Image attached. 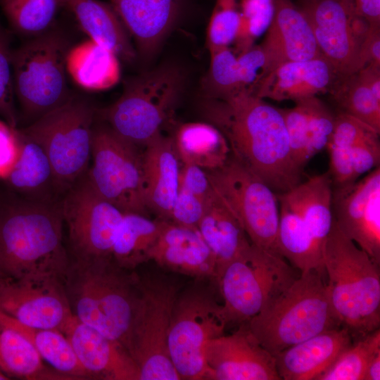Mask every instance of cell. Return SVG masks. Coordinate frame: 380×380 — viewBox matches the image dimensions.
<instances>
[{
  "instance_id": "53",
  "label": "cell",
  "mask_w": 380,
  "mask_h": 380,
  "mask_svg": "<svg viewBox=\"0 0 380 380\" xmlns=\"http://www.w3.org/2000/svg\"><path fill=\"white\" fill-rule=\"evenodd\" d=\"M353 9L369 27H380V0H353Z\"/></svg>"
},
{
  "instance_id": "21",
  "label": "cell",
  "mask_w": 380,
  "mask_h": 380,
  "mask_svg": "<svg viewBox=\"0 0 380 380\" xmlns=\"http://www.w3.org/2000/svg\"><path fill=\"white\" fill-rule=\"evenodd\" d=\"M273 1L272 20L260 44L267 75L285 62L322 56L310 23L300 7L291 0Z\"/></svg>"
},
{
  "instance_id": "40",
  "label": "cell",
  "mask_w": 380,
  "mask_h": 380,
  "mask_svg": "<svg viewBox=\"0 0 380 380\" xmlns=\"http://www.w3.org/2000/svg\"><path fill=\"white\" fill-rule=\"evenodd\" d=\"M273 14V0H240V20L234 42L238 53L253 46L267 30Z\"/></svg>"
},
{
  "instance_id": "41",
  "label": "cell",
  "mask_w": 380,
  "mask_h": 380,
  "mask_svg": "<svg viewBox=\"0 0 380 380\" xmlns=\"http://www.w3.org/2000/svg\"><path fill=\"white\" fill-rule=\"evenodd\" d=\"M240 20V0H216L206 32L208 50L234 42Z\"/></svg>"
},
{
  "instance_id": "49",
  "label": "cell",
  "mask_w": 380,
  "mask_h": 380,
  "mask_svg": "<svg viewBox=\"0 0 380 380\" xmlns=\"http://www.w3.org/2000/svg\"><path fill=\"white\" fill-rule=\"evenodd\" d=\"M327 148L329 153L327 171L332 186H341L357 180L355 176L350 149L332 144Z\"/></svg>"
},
{
  "instance_id": "14",
  "label": "cell",
  "mask_w": 380,
  "mask_h": 380,
  "mask_svg": "<svg viewBox=\"0 0 380 380\" xmlns=\"http://www.w3.org/2000/svg\"><path fill=\"white\" fill-rule=\"evenodd\" d=\"M61 208L68 230L70 258L112 256L125 213L94 190L87 173L63 194Z\"/></svg>"
},
{
  "instance_id": "35",
  "label": "cell",
  "mask_w": 380,
  "mask_h": 380,
  "mask_svg": "<svg viewBox=\"0 0 380 380\" xmlns=\"http://www.w3.org/2000/svg\"><path fill=\"white\" fill-rule=\"evenodd\" d=\"M0 369L8 376L29 380L70 379L47 368L32 343L14 329L0 323Z\"/></svg>"
},
{
  "instance_id": "17",
  "label": "cell",
  "mask_w": 380,
  "mask_h": 380,
  "mask_svg": "<svg viewBox=\"0 0 380 380\" xmlns=\"http://www.w3.org/2000/svg\"><path fill=\"white\" fill-rule=\"evenodd\" d=\"M333 217L340 231L380 265V167L362 179L332 186Z\"/></svg>"
},
{
  "instance_id": "50",
  "label": "cell",
  "mask_w": 380,
  "mask_h": 380,
  "mask_svg": "<svg viewBox=\"0 0 380 380\" xmlns=\"http://www.w3.org/2000/svg\"><path fill=\"white\" fill-rule=\"evenodd\" d=\"M349 149L354 174L357 179L363 174L379 166V139L358 144Z\"/></svg>"
},
{
  "instance_id": "46",
  "label": "cell",
  "mask_w": 380,
  "mask_h": 380,
  "mask_svg": "<svg viewBox=\"0 0 380 380\" xmlns=\"http://www.w3.org/2000/svg\"><path fill=\"white\" fill-rule=\"evenodd\" d=\"M243 91L254 94L267 75L266 59L260 45H253L236 56Z\"/></svg>"
},
{
  "instance_id": "11",
  "label": "cell",
  "mask_w": 380,
  "mask_h": 380,
  "mask_svg": "<svg viewBox=\"0 0 380 380\" xmlns=\"http://www.w3.org/2000/svg\"><path fill=\"white\" fill-rule=\"evenodd\" d=\"M227 325L222 305L212 291L193 285L175 300L167 338L168 353L180 379H205L204 350Z\"/></svg>"
},
{
  "instance_id": "10",
  "label": "cell",
  "mask_w": 380,
  "mask_h": 380,
  "mask_svg": "<svg viewBox=\"0 0 380 380\" xmlns=\"http://www.w3.org/2000/svg\"><path fill=\"white\" fill-rule=\"evenodd\" d=\"M179 289L164 275L141 278L140 297L126 345L138 366L139 380H180L167 348Z\"/></svg>"
},
{
  "instance_id": "52",
  "label": "cell",
  "mask_w": 380,
  "mask_h": 380,
  "mask_svg": "<svg viewBox=\"0 0 380 380\" xmlns=\"http://www.w3.org/2000/svg\"><path fill=\"white\" fill-rule=\"evenodd\" d=\"M368 65L380 66V27H369L360 44V68Z\"/></svg>"
},
{
  "instance_id": "48",
  "label": "cell",
  "mask_w": 380,
  "mask_h": 380,
  "mask_svg": "<svg viewBox=\"0 0 380 380\" xmlns=\"http://www.w3.org/2000/svg\"><path fill=\"white\" fill-rule=\"evenodd\" d=\"M17 128L0 120V179L4 180L13 170L20 154L21 146Z\"/></svg>"
},
{
  "instance_id": "7",
  "label": "cell",
  "mask_w": 380,
  "mask_h": 380,
  "mask_svg": "<svg viewBox=\"0 0 380 380\" xmlns=\"http://www.w3.org/2000/svg\"><path fill=\"white\" fill-rule=\"evenodd\" d=\"M71 41L57 24L13 49L14 92L30 124L66 103L73 95L66 77Z\"/></svg>"
},
{
  "instance_id": "36",
  "label": "cell",
  "mask_w": 380,
  "mask_h": 380,
  "mask_svg": "<svg viewBox=\"0 0 380 380\" xmlns=\"http://www.w3.org/2000/svg\"><path fill=\"white\" fill-rule=\"evenodd\" d=\"M0 8L12 30L29 38L53 27L63 9L60 0H0Z\"/></svg>"
},
{
  "instance_id": "2",
  "label": "cell",
  "mask_w": 380,
  "mask_h": 380,
  "mask_svg": "<svg viewBox=\"0 0 380 380\" xmlns=\"http://www.w3.org/2000/svg\"><path fill=\"white\" fill-rule=\"evenodd\" d=\"M61 280L73 315L126 348L141 292L135 270L112 256L70 258Z\"/></svg>"
},
{
  "instance_id": "28",
  "label": "cell",
  "mask_w": 380,
  "mask_h": 380,
  "mask_svg": "<svg viewBox=\"0 0 380 380\" xmlns=\"http://www.w3.org/2000/svg\"><path fill=\"white\" fill-rule=\"evenodd\" d=\"M18 134L21 151L13 170L5 179L14 191L25 199L46 203L59 202V191L50 161L43 148L23 134ZM63 196V195H62Z\"/></svg>"
},
{
  "instance_id": "5",
  "label": "cell",
  "mask_w": 380,
  "mask_h": 380,
  "mask_svg": "<svg viewBox=\"0 0 380 380\" xmlns=\"http://www.w3.org/2000/svg\"><path fill=\"white\" fill-rule=\"evenodd\" d=\"M326 274L317 270L298 277L246 323L272 355L322 331L342 327L329 298Z\"/></svg>"
},
{
  "instance_id": "15",
  "label": "cell",
  "mask_w": 380,
  "mask_h": 380,
  "mask_svg": "<svg viewBox=\"0 0 380 380\" xmlns=\"http://www.w3.org/2000/svg\"><path fill=\"white\" fill-rule=\"evenodd\" d=\"M311 26L322 56L338 77L360 70L362 25L353 0H303L300 7Z\"/></svg>"
},
{
  "instance_id": "55",
  "label": "cell",
  "mask_w": 380,
  "mask_h": 380,
  "mask_svg": "<svg viewBox=\"0 0 380 380\" xmlns=\"http://www.w3.org/2000/svg\"><path fill=\"white\" fill-rule=\"evenodd\" d=\"M380 379V353H377L369 362L364 380Z\"/></svg>"
},
{
  "instance_id": "6",
  "label": "cell",
  "mask_w": 380,
  "mask_h": 380,
  "mask_svg": "<svg viewBox=\"0 0 380 380\" xmlns=\"http://www.w3.org/2000/svg\"><path fill=\"white\" fill-rule=\"evenodd\" d=\"M185 87L184 70L164 63L126 79L121 96L96 115L125 140L145 146L171 121Z\"/></svg>"
},
{
  "instance_id": "20",
  "label": "cell",
  "mask_w": 380,
  "mask_h": 380,
  "mask_svg": "<svg viewBox=\"0 0 380 380\" xmlns=\"http://www.w3.org/2000/svg\"><path fill=\"white\" fill-rule=\"evenodd\" d=\"M62 333L91 379L139 380L137 363L119 341L84 324L74 315Z\"/></svg>"
},
{
  "instance_id": "34",
  "label": "cell",
  "mask_w": 380,
  "mask_h": 380,
  "mask_svg": "<svg viewBox=\"0 0 380 380\" xmlns=\"http://www.w3.org/2000/svg\"><path fill=\"white\" fill-rule=\"evenodd\" d=\"M163 223L162 220H151L142 214L125 213L113 246V260L129 270L148 261Z\"/></svg>"
},
{
  "instance_id": "39",
  "label": "cell",
  "mask_w": 380,
  "mask_h": 380,
  "mask_svg": "<svg viewBox=\"0 0 380 380\" xmlns=\"http://www.w3.org/2000/svg\"><path fill=\"white\" fill-rule=\"evenodd\" d=\"M380 353V329L355 340L316 380H364L371 360Z\"/></svg>"
},
{
  "instance_id": "23",
  "label": "cell",
  "mask_w": 380,
  "mask_h": 380,
  "mask_svg": "<svg viewBox=\"0 0 380 380\" xmlns=\"http://www.w3.org/2000/svg\"><path fill=\"white\" fill-rule=\"evenodd\" d=\"M142 152V190L146 206L158 219L170 221L179 186V158L173 137L162 133Z\"/></svg>"
},
{
  "instance_id": "54",
  "label": "cell",
  "mask_w": 380,
  "mask_h": 380,
  "mask_svg": "<svg viewBox=\"0 0 380 380\" xmlns=\"http://www.w3.org/2000/svg\"><path fill=\"white\" fill-rule=\"evenodd\" d=\"M357 74L374 97L380 101V66L368 65L357 71Z\"/></svg>"
},
{
  "instance_id": "8",
  "label": "cell",
  "mask_w": 380,
  "mask_h": 380,
  "mask_svg": "<svg viewBox=\"0 0 380 380\" xmlns=\"http://www.w3.org/2000/svg\"><path fill=\"white\" fill-rule=\"evenodd\" d=\"M96 113L88 99L73 94L62 106L18 128L46 153L63 196L88 170Z\"/></svg>"
},
{
  "instance_id": "43",
  "label": "cell",
  "mask_w": 380,
  "mask_h": 380,
  "mask_svg": "<svg viewBox=\"0 0 380 380\" xmlns=\"http://www.w3.org/2000/svg\"><path fill=\"white\" fill-rule=\"evenodd\" d=\"M11 37V32L0 23V115L11 127L17 128Z\"/></svg>"
},
{
  "instance_id": "3",
  "label": "cell",
  "mask_w": 380,
  "mask_h": 380,
  "mask_svg": "<svg viewBox=\"0 0 380 380\" xmlns=\"http://www.w3.org/2000/svg\"><path fill=\"white\" fill-rule=\"evenodd\" d=\"M61 201L24 199L0 208V273L20 278L55 276L62 279L70 255L63 244Z\"/></svg>"
},
{
  "instance_id": "42",
  "label": "cell",
  "mask_w": 380,
  "mask_h": 380,
  "mask_svg": "<svg viewBox=\"0 0 380 380\" xmlns=\"http://www.w3.org/2000/svg\"><path fill=\"white\" fill-rule=\"evenodd\" d=\"M308 120V154L309 158L319 153L331 139L335 115L316 96L303 99Z\"/></svg>"
},
{
  "instance_id": "38",
  "label": "cell",
  "mask_w": 380,
  "mask_h": 380,
  "mask_svg": "<svg viewBox=\"0 0 380 380\" xmlns=\"http://www.w3.org/2000/svg\"><path fill=\"white\" fill-rule=\"evenodd\" d=\"M208 70L201 82L204 99H229L241 91L236 55L229 46L209 50Z\"/></svg>"
},
{
  "instance_id": "4",
  "label": "cell",
  "mask_w": 380,
  "mask_h": 380,
  "mask_svg": "<svg viewBox=\"0 0 380 380\" xmlns=\"http://www.w3.org/2000/svg\"><path fill=\"white\" fill-rule=\"evenodd\" d=\"M323 262L331 305L353 340L379 329V265L346 237L334 220L324 243Z\"/></svg>"
},
{
  "instance_id": "47",
  "label": "cell",
  "mask_w": 380,
  "mask_h": 380,
  "mask_svg": "<svg viewBox=\"0 0 380 380\" xmlns=\"http://www.w3.org/2000/svg\"><path fill=\"white\" fill-rule=\"evenodd\" d=\"M205 209V201L189 191L179 187L169 222L197 228Z\"/></svg>"
},
{
  "instance_id": "22",
  "label": "cell",
  "mask_w": 380,
  "mask_h": 380,
  "mask_svg": "<svg viewBox=\"0 0 380 380\" xmlns=\"http://www.w3.org/2000/svg\"><path fill=\"white\" fill-rule=\"evenodd\" d=\"M149 260L166 270L198 280H215L216 275L214 257L198 229L168 221L163 220Z\"/></svg>"
},
{
  "instance_id": "45",
  "label": "cell",
  "mask_w": 380,
  "mask_h": 380,
  "mask_svg": "<svg viewBox=\"0 0 380 380\" xmlns=\"http://www.w3.org/2000/svg\"><path fill=\"white\" fill-rule=\"evenodd\" d=\"M379 134L364 122L339 111L335 115L334 129L328 144L350 148L365 141L378 139Z\"/></svg>"
},
{
  "instance_id": "13",
  "label": "cell",
  "mask_w": 380,
  "mask_h": 380,
  "mask_svg": "<svg viewBox=\"0 0 380 380\" xmlns=\"http://www.w3.org/2000/svg\"><path fill=\"white\" fill-rule=\"evenodd\" d=\"M87 175L94 190L124 213L148 216L142 190V152L106 123L94 124Z\"/></svg>"
},
{
  "instance_id": "1",
  "label": "cell",
  "mask_w": 380,
  "mask_h": 380,
  "mask_svg": "<svg viewBox=\"0 0 380 380\" xmlns=\"http://www.w3.org/2000/svg\"><path fill=\"white\" fill-rule=\"evenodd\" d=\"M201 111L226 138L232 156L276 194L301 182L279 109L254 94L241 91L229 99H204Z\"/></svg>"
},
{
  "instance_id": "12",
  "label": "cell",
  "mask_w": 380,
  "mask_h": 380,
  "mask_svg": "<svg viewBox=\"0 0 380 380\" xmlns=\"http://www.w3.org/2000/svg\"><path fill=\"white\" fill-rule=\"evenodd\" d=\"M206 173L212 189L237 219L251 243L277 253L279 211L276 193L232 155L222 166Z\"/></svg>"
},
{
  "instance_id": "31",
  "label": "cell",
  "mask_w": 380,
  "mask_h": 380,
  "mask_svg": "<svg viewBox=\"0 0 380 380\" xmlns=\"http://www.w3.org/2000/svg\"><path fill=\"white\" fill-rule=\"evenodd\" d=\"M322 252L333 224L332 184L328 172L310 177L284 193Z\"/></svg>"
},
{
  "instance_id": "25",
  "label": "cell",
  "mask_w": 380,
  "mask_h": 380,
  "mask_svg": "<svg viewBox=\"0 0 380 380\" xmlns=\"http://www.w3.org/2000/svg\"><path fill=\"white\" fill-rule=\"evenodd\" d=\"M338 77L323 56L288 61L268 73L258 84L254 94L261 99L295 102L329 91Z\"/></svg>"
},
{
  "instance_id": "30",
  "label": "cell",
  "mask_w": 380,
  "mask_h": 380,
  "mask_svg": "<svg viewBox=\"0 0 380 380\" xmlns=\"http://www.w3.org/2000/svg\"><path fill=\"white\" fill-rule=\"evenodd\" d=\"M66 70L77 85L89 91L110 89L120 78L118 57L92 39L70 47L66 56Z\"/></svg>"
},
{
  "instance_id": "57",
  "label": "cell",
  "mask_w": 380,
  "mask_h": 380,
  "mask_svg": "<svg viewBox=\"0 0 380 380\" xmlns=\"http://www.w3.org/2000/svg\"><path fill=\"white\" fill-rule=\"evenodd\" d=\"M0 275H1V273H0Z\"/></svg>"
},
{
  "instance_id": "18",
  "label": "cell",
  "mask_w": 380,
  "mask_h": 380,
  "mask_svg": "<svg viewBox=\"0 0 380 380\" xmlns=\"http://www.w3.org/2000/svg\"><path fill=\"white\" fill-rule=\"evenodd\" d=\"M205 379L279 380L275 358L250 331L246 322L232 334L208 341L204 350Z\"/></svg>"
},
{
  "instance_id": "37",
  "label": "cell",
  "mask_w": 380,
  "mask_h": 380,
  "mask_svg": "<svg viewBox=\"0 0 380 380\" xmlns=\"http://www.w3.org/2000/svg\"><path fill=\"white\" fill-rule=\"evenodd\" d=\"M341 111L380 132V101L361 81L357 72L338 77L331 88Z\"/></svg>"
},
{
  "instance_id": "33",
  "label": "cell",
  "mask_w": 380,
  "mask_h": 380,
  "mask_svg": "<svg viewBox=\"0 0 380 380\" xmlns=\"http://www.w3.org/2000/svg\"><path fill=\"white\" fill-rule=\"evenodd\" d=\"M0 323L10 327L25 336L43 360L70 379H90L80 364L73 348L60 331L29 327L0 310Z\"/></svg>"
},
{
  "instance_id": "44",
  "label": "cell",
  "mask_w": 380,
  "mask_h": 380,
  "mask_svg": "<svg viewBox=\"0 0 380 380\" xmlns=\"http://www.w3.org/2000/svg\"><path fill=\"white\" fill-rule=\"evenodd\" d=\"M291 108H279L284 119L294 163L301 169L310 160L308 154V120L303 99Z\"/></svg>"
},
{
  "instance_id": "9",
  "label": "cell",
  "mask_w": 380,
  "mask_h": 380,
  "mask_svg": "<svg viewBox=\"0 0 380 380\" xmlns=\"http://www.w3.org/2000/svg\"><path fill=\"white\" fill-rule=\"evenodd\" d=\"M279 253L251 243L215 279L227 324H242L259 313L300 275Z\"/></svg>"
},
{
  "instance_id": "19",
  "label": "cell",
  "mask_w": 380,
  "mask_h": 380,
  "mask_svg": "<svg viewBox=\"0 0 380 380\" xmlns=\"http://www.w3.org/2000/svg\"><path fill=\"white\" fill-rule=\"evenodd\" d=\"M128 33L137 58L151 59L170 32L196 8L193 0H110Z\"/></svg>"
},
{
  "instance_id": "26",
  "label": "cell",
  "mask_w": 380,
  "mask_h": 380,
  "mask_svg": "<svg viewBox=\"0 0 380 380\" xmlns=\"http://www.w3.org/2000/svg\"><path fill=\"white\" fill-rule=\"evenodd\" d=\"M80 29L112 51L119 59L133 63L138 58L126 27L110 4L99 0H60Z\"/></svg>"
},
{
  "instance_id": "24",
  "label": "cell",
  "mask_w": 380,
  "mask_h": 380,
  "mask_svg": "<svg viewBox=\"0 0 380 380\" xmlns=\"http://www.w3.org/2000/svg\"><path fill=\"white\" fill-rule=\"evenodd\" d=\"M352 343L345 327L322 331L275 355L278 374L283 380H316Z\"/></svg>"
},
{
  "instance_id": "32",
  "label": "cell",
  "mask_w": 380,
  "mask_h": 380,
  "mask_svg": "<svg viewBox=\"0 0 380 380\" xmlns=\"http://www.w3.org/2000/svg\"><path fill=\"white\" fill-rule=\"evenodd\" d=\"M173 140L180 161L203 170L220 167L232 155L226 138L210 123L182 124L177 128Z\"/></svg>"
},
{
  "instance_id": "16",
  "label": "cell",
  "mask_w": 380,
  "mask_h": 380,
  "mask_svg": "<svg viewBox=\"0 0 380 380\" xmlns=\"http://www.w3.org/2000/svg\"><path fill=\"white\" fill-rule=\"evenodd\" d=\"M0 310L29 327L63 331L73 317L61 278L0 275Z\"/></svg>"
},
{
  "instance_id": "51",
  "label": "cell",
  "mask_w": 380,
  "mask_h": 380,
  "mask_svg": "<svg viewBox=\"0 0 380 380\" xmlns=\"http://www.w3.org/2000/svg\"><path fill=\"white\" fill-rule=\"evenodd\" d=\"M179 187L203 201H205L211 190L206 172L196 165L189 163H183L180 168Z\"/></svg>"
},
{
  "instance_id": "56",
  "label": "cell",
  "mask_w": 380,
  "mask_h": 380,
  "mask_svg": "<svg viewBox=\"0 0 380 380\" xmlns=\"http://www.w3.org/2000/svg\"><path fill=\"white\" fill-rule=\"evenodd\" d=\"M10 379L9 376H8L6 374H5L1 369H0V380H8Z\"/></svg>"
},
{
  "instance_id": "27",
  "label": "cell",
  "mask_w": 380,
  "mask_h": 380,
  "mask_svg": "<svg viewBox=\"0 0 380 380\" xmlns=\"http://www.w3.org/2000/svg\"><path fill=\"white\" fill-rule=\"evenodd\" d=\"M197 229L214 257L215 280L251 243L237 219L212 187Z\"/></svg>"
},
{
  "instance_id": "29",
  "label": "cell",
  "mask_w": 380,
  "mask_h": 380,
  "mask_svg": "<svg viewBox=\"0 0 380 380\" xmlns=\"http://www.w3.org/2000/svg\"><path fill=\"white\" fill-rule=\"evenodd\" d=\"M276 195L279 211L277 253L300 272L317 270L325 273L323 253L302 217L284 193Z\"/></svg>"
}]
</instances>
